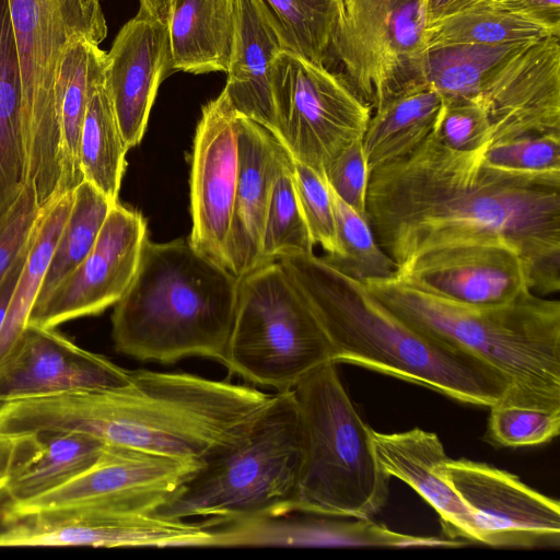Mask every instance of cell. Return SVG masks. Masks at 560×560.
<instances>
[{"label":"cell","instance_id":"7bdbcfd3","mask_svg":"<svg viewBox=\"0 0 560 560\" xmlns=\"http://www.w3.org/2000/svg\"><path fill=\"white\" fill-rule=\"evenodd\" d=\"M40 452L37 433L0 432V477L10 478Z\"/></svg>","mask_w":560,"mask_h":560},{"label":"cell","instance_id":"3957f363","mask_svg":"<svg viewBox=\"0 0 560 560\" xmlns=\"http://www.w3.org/2000/svg\"><path fill=\"white\" fill-rule=\"evenodd\" d=\"M325 330L332 361L413 383L457 401L491 407L512 390L489 364L409 326L365 283L312 254L278 259Z\"/></svg>","mask_w":560,"mask_h":560},{"label":"cell","instance_id":"7a4b0ae2","mask_svg":"<svg viewBox=\"0 0 560 560\" xmlns=\"http://www.w3.org/2000/svg\"><path fill=\"white\" fill-rule=\"evenodd\" d=\"M273 395L185 372L129 370L117 388L0 404V432L80 431L202 465L245 439Z\"/></svg>","mask_w":560,"mask_h":560},{"label":"cell","instance_id":"d590c367","mask_svg":"<svg viewBox=\"0 0 560 560\" xmlns=\"http://www.w3.org/2000/svg\"><path fill=\"white\" fill-rule=\"evenodd\" d=\"M490 408L486 440L503 447L545 444L560 432V407H550L504 397Z\"/></svg>","mask_w":560,"mask_h":560},{"label":"cell","instance_id":"5b68a950","mask_svg":"<svg viewBox=\"0 0 560 560\" xmlns=\"http://www.w3.org/2000/svg\"><path fill=\"white\" fill-rule=\"evenodd\" d=\"M415 329L471 353L511 384L505 397L560 407V302L524 292L511 303L469 306L412 285L398 275L364 282Z\"/></svg>","mask_w":560,"mask_h":560},{"label":"cell","instance_id":"ffe728a7","mask_svg":"<svg viewBox=\"0 0 560 560\" xmlns=\"http://www.w3.org/2000/svg\"><path fill=\"white\" fill-rule=\"evenodd\" d=\"M105 85L128 149L140 143L158 89L172 71L166 22L140 8L106 52Z\"/></svg>","mask_w":560,"mask_h":560},{"label":"cell","instance_id":"8d00e7d4","mask_svg":"<svg viewBox=\"0 0 560 560\" xmlns=\"http://www.w3.org/2000/svg\"><path fill=\"white\" fill-rule=\"evenodd\" d=\"M482 163L515 175L560 178V135H528L489 145Z\"/></svg>","mask_w":560,"mask_h":560},{"label":"cell","instance_id":"603a6c76","mask_svg":"<svg viewBox=\"0 0 560 560\" xmlns=\"http://www.w3.org/2000/svg\"><path fill=\"white\" fill-rule=\"evenodd\" d=\"M284 50L252 0H236L234 47L223 89L233 108L270 133H277L271 72Z\"/></svg>","mask_w":560,"mask_h":560},{"label":"cell","instance_id":"f35d334b","mask_svg":"<svg viewBox=\"0 0 560 560\" xmlns=\"http://www.w3.org/2000/svg\"><path fill=\"white\" fill-rule=\"evenodd\" d=\"M444 145L460 152L486 150L492 141V127L479 101L443 100V106L432 131Z\"/></svg>","mask_w":560,"mask_h":560},{"label":"cell","instance_id":"83f0119b","mask_svg":"<svg viewBox=\"0 0 560 560\" xmlns=\"http://www.w3.org/2000/svg\"><path fill=\"white\" fill-rule=\"evenodd\" d=\"M72 202L73 191L58 197L40 211L26 261L0 329V365L11 354L27 325Z\"/></svg>","mask_w":560,"mask_h":560},{"label":"cell","instance_id":"cb8c5ba5","mask_svg":"<svg viewBox=\"0 0 560 560\" xmlns=\"http://www.w3.org/2000/svg\"><path fill=\"white\" fill-rule=\"evenodd\" d=\"M166 24L173 70L194 74L228 71L236 0H172Z\"/></svg>","mask_w":560,"mask_h":560},{"label":"cell","instance_id":"6da1fadb","mask_svg":"<svg viewBox=\"0 0 560 560\" xmlns=\"http://www.w3.org/2000/svg\"><path fill=\"white\" fill-rule=\"evenodd\" d=\"M431 133L415 150L370 172L366 218L401 272L420 255L459 244L515 248L538 295L560 290V178L510 174Z\"/></svg>","mask_w":560,"mask_h":560},{"label":"cell","instance_id":"277c9868","mask_svg":"<svg viewBox=\"0 0 560 560\" xmlns=\"http://www.w3.org/2000/svg\"><path fill=\"white\" fill-rule=\"evenodd\" d=\"M238 282L188 240L148 238L130 287L114 305L116 350L144 362L202 357L224 364Z\"/></svg>","mask_w":560,"mask_h":560},{"label":"cell","instance_id":"4fadbf2b","mask_svg":"<svg viewBox=\"0 0 560 560\" xmlns=\"http://www.w3.org/2000/svg\"><path fill=\"white\" fill-rule=\"evenodd\" d=\"M472 514L479 544L494 548L560 546V503L491 465L447 458L435 465Z\"/></svg>","mask_w":560,"mask_h":560},{"label":"cell","instance_id":"7402d4cb","mask_svg":"<svg viewBox=\"0 0 560 560\" xmlns=\"http://www.w3.org/2000/svg\"><path fill=\"white\" fill-rule=\"evenodd\" d=\"M377 460L390 477L412 488L439 515L448 539L479 544L472 514L435 465L448 458L440 438L415 428L404 432H372Z\"/></svg>","mask_w":560,"mask_h":560},{"label":"cell","instance_id":"44dd1931","mask_svg":"<svg viewBox=\"0 0 560 560\" xmlns=\"http://www.w3.org/2000/svg\"><path fill=\"white\" fill-rule=\"evenodd\" d=\"M238 173L226 242L228 269L242 278L262 265L261 238L281 143L237 113Z\"/></svg>","mask_w":560,"mask_h":560},{"label":"cell","instance_id":"484cf974","mask_svg":"<svg viewBox=\"0 0 560 560\" xmlns=\"http://www.w3.org/2000/svg\"><path fill=\"white\" fill-rule=\"evenodd\" d=\"M40 452L0 490V512L48 493L97 463L107 444L80 431L37 432Z\"/></svg>","mask_w":560,"mask_h":560},{"label":"cell","instance_id":"c3c4849f","mask_svg":"<svg viewBox=\"0 0 560 560\" xmlns=\"http://www.w3.org/2000/svg\"><path fill=\"white\" fill-rule=\"evenodd\" d=\"M9 478L0 477V490L4 487Z\"/></svg>","mask_w":560,"mask_h":560},{"label":"cell","instance_id":"e575fe53","mask_svg":"<svg viewBox=\"0 0 560 560\" xmlns=\"http://www.w3.org/2000/svg\"><path fill=\"white\" fill-rule=\"evenodd\" d=\"M329 191L338 252L335 255L326 254L323 259L362 282L396 276L397 266L377 243L368 218L345 202L330 187Z\"/></svg>","mask_w":560,"mask_h":560},{"label":"cell","instance_id":"52a82bcc","mask_svg":"<svg viewBox=\"0 0 560 560\" xmlns=\"http://www.w3.org/2000/svg\"><path fill=\"white\" fill-rule=\"evenodd\" d=\"M326 362L292 389L299 409L303 458L294 512L373 517L386 503L390 476L380 465L373 429Z\"/></svg>","mask_w":560,"mask_h":560},{"label":"cell","instance_id":"30bf717a","mask_svg":"<svg viewBox=\"0 0 560 560\" xmlns=\"http://www.w3.org/2000/svg\"><path fill=\"white\" fill-rule=\"evenodd\" d=\"M18 49L27 179L43 209L59 197L61 137L58 77L74 34L57 0H8Z\"/></svg>","mask_w":560,"mask_h":560},{"label":"cell","instance_id":"ba28073f","mask_svg":"<svg viewBox=\"0 0 560 560\" xmlns=\"http://www.w3.org/2000/svg\"><path fill=\"white\" fill-rule=\"evenodd\" d=\"M329 361L331 343L279 260L240 278L224 363L231 373L283 393Z\"/></svg>","mask_w":560,"mask_h":560},{"label":"cell","instance_id":"4316f807","mask_svg":"<svg viewBox=\"0 0 560 560\" xmlns=\"http://www.w3.org/2000/svg\"><path fill=\"white\" fill-rule=\"evenodd\" d=\"M442 106V96L421 82L374 109L362 141L370 172L407 155L425 140Z\"/></svg>","mask_w":560,"mask_h":560},{"label":"cell","instance_id":"836d02e7","mask_svg":"<svg viewBox=\"0 0 560 560\" xmlns=\"http://www.w3.org/2000/svg\"><path fill=\"white\" fill-rule=\"evenodd\" d=\"M313 248L293 184L291 155L281 143L261 238L262 265L284 256L312 254Z\"/></svg>","mask_w":560,"mask_h":560},{"label":"cell","instance_id":"f6af8a7d","mask_svg":"<svg viewBox=\"0 0 560 560\" xmlns=\"http://www.w3.org/2000/svg\"><path fill=\"white\" fill-rule=\"evenodd\" d=\"M39 218V217H38ZM38 221V220H37ZM37 225V223H36ZM36 229V226H35ZM34 232L28 241V243L25 245V247L22 249L15 261L12 264L10 269L8 270L7 275L4 276L1 284H0V329L3 325L7 311L12 298V294L14 292L15 285L18 283V280L20 278V275L22 272V269L24 267V264L26 261L31 244L34 237Z\"/></svg>","mask_w":560,"mask_h":560},{"label":"cell","instance_id":"7dc6e473","mask_svg":"<svg viewBox=\"0 0 560 560\" xmlns=\"http://www.w3.org/2000/svg\"><path fill=\"white\" fill-rule=\"evenodd\" d=\"M172 0H140V8L147 10L152 16L166 22Z\"/></svg>","mask_w":560,"mask_h":560},{"label":"cell","instance_id":"ab89813d","mask_svg":"<svg viewBox=\"0 0 560 560\" xmlns=\"http://www.w3.org/2000/svg\"><path fill=\"white\" fill-rule=\"evenodd\" d=\"M363 140L343 149L325 168L328 186L361 215L366 217V191L370 170L363 150Z\"/></svg>","mask_w":560,"mask_h":560},{"label":"cell","instance_id":"4dcf8cb0","mask_svg":"<svg viewBox=\"0 0 560 560\" xmlns=\"http://www.w3.org/2000/svg\"><path fill=\"white\" fill-rule=\"evenodd\" d=\"M553 34L560 33L487 2L428 24L429 47L525 44Z\"/></svg>","mask_w":560,"mask_h":560},{"label":"cell","instance_id":"ee69618b","mask_svg":"<svg viewBox=\"0 0 560 560\" xmlns=\"http://www.w3.org/2000/svg\"><path fill=\"white\" fill-rule=\"evenodd\" d=\"M485 2L560 33V0H486Z\"/></svg>","mask_w":560,"mask_h":560},{"label":"cell","instance_id":"e0dca14e","mask_svg":"<svg viewBox=\"0 0 560 560\" xmlns=\"http://www.w3.org/2000/svg\"><path fill=\"white\" fill-rule=\"evenodd\" d=\"M479 102L492 127L491 144L560 135V34L520 47L488 80Z\"/></svg>","mask_w":560,"mask_h":560},{"label":"cell","instance_id":"bcb514c9","mask_svg":"<svg viewBox=\"0 0 560 560\" xmlns=\"http://www.w3.org/2000/svg\"><path fill=\"white\" fill-rule=\"evenodd\" d=\"M429 23L465 11L486 0H423Z\"/></svg>","mask_w":560,"mask_h":560},{"label":"cell","instance_id":"9c48e42d","mask_svg":"<svg viewBox=\"0 0 560 560\" xmlns=\"http://www.w3.org/2000/svg\"><path fill=\"white\" fill-rule=\"evenodd\" d=\"M428 24L423 0H335L330 51L372 110L424 82Z\"/></svg>","mask_w":560,"mask_h":560},{"label":"cell","instance_id":"5bb4252c","mask_svg":"<svg viewBox=\"0 0 560 560\" xmlns=\"http://www.w3.org/2000/svg\"><path fill=\"white\" fill-rule=\"evenodd\" d=\"M147 240L143 215L114 203L92 249L55 289L35 301L27 324L55 328L115 305L136 276Z\"/></svg>","mask_w":560,"mask_h":560},{"label":"cell","instance_id":"1f68e13d","mask_svg":"<svg viewBox=\"0 0 560 560\" xmlns=\"http://www.w3.org/2000/svg\"><path fill=\"white\" fill-rule=\"evenodd\" d=\"M285 51L325 65L330 54L335 0H252Z\"/></svg>","mask_w":560,"mask_h":560},{"label":"cell","instance_id":"f1b7e54d","mask_svg":"<svg viewBox=\"0 0 560 560\" xmlns=\"http://www.w3.org/2000/svg\"><path fill=\"white\" fill-rule=\"evenodd\" d=\"M128 150L104 79L92 91L86 106L79 155L83 179L113 203L118 202Z\"/></svg>","mask_w":560,"mask_h":560},{"label":"cell","instance_id":"9a60e30c","mask_svg":"<svg viewBox=\"0 0 560 560\" xmlns=\"http://www.w3.org/2000/svg\"><path fill=\"white\" fill-rule=\"evenodd\" d=\"M213 526L155 514H113L84 508L18 518L0 532V547H213Z\"/></svg>","mask_w":560,"mask_h":560},{"label":"cell","instance_id":"8fae6325","mask_svg":"<svg viewBox=\"0 0 560 560\" xmlns=\"http://www.w3.org/2000/svg\"><path fill=\"white\" fill-rule=\"evenodd\" d=\"M271 89L275 137L320 175L343 149L363 140L372 108L325 65L282 50L272 67Z\"/></svg>","mask_w":560,"mask_h":560},{"label":"cell","instance_id":"d4e9b609","mask_svg":"<svg viewBox=\"0 0 560 560\" xmlns=\"http://www.w3.org/2000/svg\"><path fill=\"white\" fill-rule=\"evenodd\" d=\"M106 52L100 45L73 35L63 54L58 77L61 137L59 197L84 180L80 166V138L86 106L94 88L105 79Z\"/></svg>","mask_w":560,"mask_h":560},{"label":"cell","instance_id":"d6986e66","mask_svg":"<svg viewBox=\"0 0 560 560\" xmlns=\"http://www.w3.org/2000/svg\"><path fill=\"white\" fill-rule=\"evenodd\" d=\"M397 275L422 291L469 306L508 304L529 290L523 257L512 246L500 243L433 249Z\"/></svg>","mask_w":560,"mask_h":560},{"label":"cell","instance_id":"d6a6232c","mask_svg":"<svg viewBox=\"0 0 560 560\" xmlns=\"http://www.w3.org/2000/svg\"><path fill=\"white\" fill-rule=\"evenodd\" d=\"M113 205L90 182L79 184L35 301L45 298L89 254Z\"/></svg>","mask_w":560,"mask_h":560},{"label":"cell","instance_id":"2e32d148","mask_svg":"<svg viewBox=\"0 0 560 560\" xmlns=\"http://www.w3.org/2000/svg\"><path fill=\"white\" fill-rule=\"evenodd\" d=\"M237 173V112L222 91L203 105L194 137L190 172L192 226L188 241L226 269V242Z\"/></svg>","mask_w":560,"mask_h":560},{"label":"cell","instance_id":"f546056e","mask_svg":"<svg viewBox=\"0 0 560 560\" xmlns=\"http://www.w3.org/2000/svg\"><path fill=\"white\" fill-rule=\"evenodd\" d=\"M523 45L456 44L429 47L423 60L422 79L443 100L479 101L494 71Z\"/></svg>","mask_w":560,"mask_h":560},{"label":"cell","instance_id":"b9f144b4","mask_svg":"<svg viewBox=\"0 0 560 560\" xmlns=\"http://www.w3.org/2000/svg\"><path fill=\"white\" fill-rule=\"evenodd\" d=\"M69 28L77 35L101 44L107 35V24L101 0H57Z\"/></svg>","mask_w":560,"mask_h":560},{"label":"cell","instance_id":"74e56055","mask_svg":"<svg viewBox=\"0 0 560 560\" xmlns=\"http://www.w3.org/2000/svg\"><path fill=\"white\" fill-rule=\"evenodd\" d=\"M293 184L314 245L328 255L338 252L335 217L328 184L323 175L291 156Z\"/></svg>","mask_w":560,"mask_h":560},{"label":"cell","instance_id":"ac0fdd59","mask_svg":"<svg viewBox=\"0 0 560 560\" xmlns=\"http://www.w3.org/2000/svg\"><path fill=\"white\" fill-rule=\"evenodd\" d=\"M129 370L90 352L57 332L27 324L11 354L0 365V404L117 388Z\"/></svg>","mask_w":560,"mask_h":560},{"label":"cell","instance_id":"7c38bea8","mask_svg":"<svg viewBox=\"0 0 560 560\" xmlns=\"http://www.w3.org/2000/svg\"><path fill=\"white\" fill-rule=\"evenodd\" d=\"M201 464L109 445L90 469L63 486L0 512L9 524L39 512L84 508L113 514H154Z\"/></svg>","mask_w":560,"mask_h":560},{"label":"cell","instance_id":"8992f818","mask_svg":"<svg viewBox=\"0 0 560 560\" xmlns=\"http://www.w3.org/2000/svg\"><path fill=\"white\" fill-rule=\"evenodd\" d=\"M302 458L294 394L276 393L246 438L205 462L154 514L219 526L294 512Z\"/></svg>","mask_w":560,"mask_h":560},{"label":"cell","instance_id":"60d3db41","mask_svg":"<svg viewBox=\"0 0 560 560\" xmlns=\"http://www.w3.org/2000/svg\"><path fill=\"white\" fill-rule=\"evenodd\" d=\"M42 209L27 184L12 213L0 226V284L22 249L28 243Z\"/></svg>","mask_w":560,"mask_h":560}]
</instances>
